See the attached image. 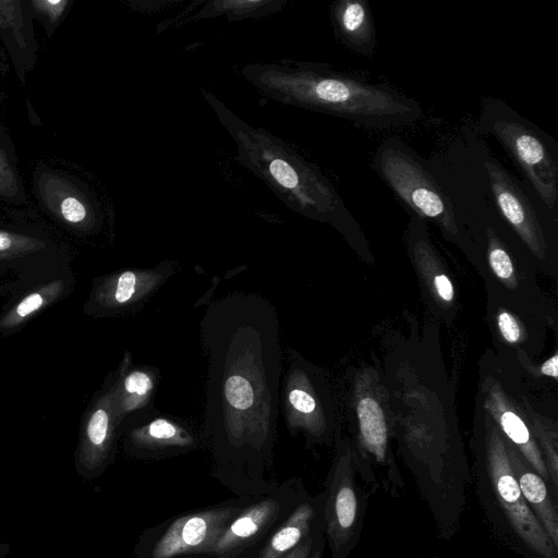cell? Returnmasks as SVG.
Listing matches in <instances>:
<instances>
[{
  "label": "cell",
  "mask_w": 558,
  "mask_h": 558,
  "mask_svg": "<svg viewBox=\"0 0 558 558\" xmlns=\"http://www.w3.org/2000/svg\"><path fill=\"white\" fill-rule=\"evenodd\" d=\"M0 202L25 205L28 196L19 168L14 145L0 121Z\"/></svg>",
  "instance_id": "cell-18"
},
{
  "label": "cell",
  "mask_w": 558,
  "mask_h": 558,
  "mask_svg": "<svg viewBox=\"0 0 558 558\" xmlns=\"http://www.w3.org/2000/svg\"><path fill=\"white\" fill-rule=\"evenodd\" d=\"M340 39L353 51L369 57L376 50L373 16L365 0H340L332 8Z\"/></svg>",
  "instance_id": "cell-16"
},
{
  "label": "cell",
  "mask_w": 558,
  "mask_h": 558,
  "mask_svg": "<svg viewBox=\"0 0 558 558\" xmlns=\"http://www.w3.org/2000/svg\"><path fill=\"white\" fill-rule=\"evenodd\" d=\"M325 524L308 534L296 547L282 558H323L325 547Z\"/></svg>",
  "instance_id": "cell-23"
},
{
  "label": "cell",
  "mask_w": 558,
  "mask_h": 558,
  "mask_svg": "<svg viewBox=\"0 0 558 558\" xmlns=\"http://www.w3.org/2000/svg\"><path fill=\"white\" fill-rule=\"evenodd\" d=\"M500 424L507 436L517 445L525 446L530 441V433L523 421L514 413L507 411L501 415Z\"/></svg>",
  "instance_id": "cell-24"
},
{
  "label": "cell",
  "mask_w": 558,
  "mask_h": 558,
  "mask_svg": "<svg viewBox=\"0 0 558 558\" xmlns=\"http://www.w3.org/2000/svg\"><path fill=\"white\" fill-rule=\"evenodd\" d=\"M356 411L365 445L379 461H383L385 458L387 429L380 405L373 398H363L359 401Z\"/></svg>",
  "instance_id": "cell-20"
},
{
  "label": "cell",
  "mask_w": 558,
  "mask_h": 558,
  "mask_svg": "<svg viewBox=\"0 0 558 558\" xmlns=\"http://www.w3.org/2000/svg\"><path fill=\"white\" fill-rule=\"evenodd\" d=\"M63 288L64 283L61 280H54L27 294L4 314L0 320V329L9 330L17 327L39 310L57 300Z\"/></svg>",
  "instance_id": "cell-21"
},
{
  "label": "cell",
  "mask_w": 558,
  "mask_h": 558,
  "mask_svg": "<svg viewBox=\"0 0 558 558\" xmlns=\"http://www.w3.org/2000/svg\"><path fill=\"white\" fill-rule=\"evenodd\" d=\"M175 272V266L168 262L153 268H130L108 275L92 293V310L99 315L141 310Z\"/></svg>",
  "instance_id": "cell-9"
},
{
  "label": "cell",
  "mask_w": 558,
  "mask_h": 558,
  "mask_svg": "<svg viewBox=\"0 0 558 558\" xmlns=\"http://www.w3.org/2000/svg\"><path fill=\"white\" fill-rule=\"evenodd\" d=\"M252 496H238L223 502L172 517L142 532L133 558H175L210 553L229 521Z\"/></svg>",
  "instance_id": "cell-3"
},
{
  "label": "cell",
  "mask_w": 558,
  "mask_h": 558,
  "mask_svg": "<svg viewBox=\"0 0 558 558\" xmlns=\"http://www.w3.org/2000/svg\"><path fill=\"white\" fill-rule=\"evenodd\" d=\"M558 355L555 354L549 360H547L541 367L543 374L547 376H551L554 378L558 377Z\"/></svg>",
  "instance_id": "cell-29"
},
{
  "label": "cell",
  "mask_w": 558,
  "mask_h": 558,
  "mask_svg": "<svg viewBox=\"0 0 558 558\" xmlns=\"http://www.w3.org/2000/svg\"><path fill=\"white\" fill-rule=\"evenodd\" d=\"M527 177L549 208L558 195V167L541 136L514 119L497 118L489 129Z\"/></svg>",
  "instance_id": "cell-8"
},
{
  "label": "cell",
  "mask_w": 558,
  "mask_h": 558,
  "mask_svg": "<svg viewBox=\"0 0 558 558\" xmlns=\"http://www.w3.org/2000/svg\"><path fill=\"white\" fill-rule=\"evenodd\" d=\"M324 492L316 496L308 494L265 542L258 558H282L308 534L324 525Z\"/></svg>",
  "instance_id": "cell-15"
},
{
  "label": "cell",
  "mask_w": 558,
  "mask_h": 558,
  "mask_svg": "<svg viewBox=\"0 0 558 558\" xmlns=\"http://www.w3.org/2000/svg\"><path fill=\"white\" fill-rule=\"evenodd\" d=\"M160 372L155 366L132 365L129 352L123 356L116 375L113 413L119 430L153 409Z\"/></svg>",
  "instance_id": "cell-13"
},
{
  "label": "cell",
  "mask_w": 558,
  "mask_h": 558,
  "mask_svg": "<svg viewBox=\"0 0 558 558\" xmlns=\"http://www.w3.org/2000/svg\"><path fill=\"white\" fill-rule=\"evenodd\" d=\"M324 521L331 558H345L353 549L362 525V498L357 484L340 466L329 476L324 490Z\"/></svg>",
  "instance_id": "cell-10"
},
{
  "label": "cell",
  "mask_w": 558,
  "mask_h": 558,
  "mask_svg": "<svg viewBox=\"0 0 558 558\" xmlns=\"http://www.w3.org/2000/svg\"><path fill=\"white\" fill-rule=\"evenodd\" d=\"M435 286H436L437 292L441 299H444L445 301L452 300L453 288H452V284L447 276L439 275V276L435 277Z\"/></svg>",
  "instance_id": "cell-28"
},
{
  "label": "cell",
  "mask_w": 558,
  "mask_h": 558,
  "mask_svg": "<svg viewBox=\"0 0 558 558\" xmlns=\"http://www.w3.org/2000/svg\"><path fill=\"white\" fill-rule=\"evenodd\" d=\"M489 264L494 272L502 279L510 278L513 272L512 263L507 252L500 247H494L489 252Z\"/></svg>",
  "instance_id": "cell-25"
},
{
  "label": "cell",
  "mask_w": 558,
  "mask_h": 558,
  "mask_svg": "<svg viewBox=\"0 0 558 558\" xmlns=\"http://www.w3.org/2000/svg\"><path fill=\"white\" fill-rule=\"evenodd\" d=\"M34 19L28 0H0V40L21 86L38 59Z\"/></svg>",
  "instance_id": "cell-11"
},
{
  "label": "cell",
  "mask_w": 558,
  "mask_h": 558,
  "mask_svg": "<svg viewBox=\"0 0 558 558\" xmlns=\"http://www.w3.org/2000/svg\"><path fill=\"white\" fill-rule=\"evenodd\" d=\"M4 98H5V93L3 90L1 80H0V105L3 102Z\"/></svg>",
  "instance_id": "cell-30"
},
{
  "label": "cell",
  "mask_w": 558,
  "mask_h": 558,
  "mask_svg": "<svg viewBox=\"0 0 558 558\" xmlns=\"http://www.w3.org/2000/svg\"><path fill=\"white\" fill-rule=\"evenodd\" d=\"M49 240L28 229L0 228V262L29 258L50 250Z\"/></svg>",
  "instance_id": "cell-19"
},
{
  "label": "cell",
  "mask_w": 558,
  "mask_h": 558,
  "mask_svg": "<svg viewBox=\"0 0 558 558\" xmlns=\"http://www.w3.org/2000/svg\"><path fill=\"white\" fill-rule=\"evenodd\" d=\"M34 17L37 19L48 37H51L70 12L73 0H28Z\"/></svg>",
  "instance_id": "cell-22"
},
{
  "label": "cell",
  "mask_w": 558,
  "mask_h": 558,
  "mask_svg": "<svg viewBox=\"0 0 558 558\" xmlns=\"http://www.w3.org/2000/svg\"><path fill=\"white\" fill-rule=\"evenodd\" d=\"M116 376L102 389L90 407L84 424L80 458L88 471H99L110 461L120 432L113 413Z\"/></svg>",
  "instance_id": "cell-12"
},
{
  "label": "cell",
  "mask_w": 558,
  "mask_h": 558,
  "mask_svg": "<svg viewBox=\"0 0 558 558\" xmlns=\"http://www.w3.org/2000/svg\"><path fill=\"white\" fill-rule=\"evenodd\" d=\"M484 168L502 216L529 241L534 242L539 231L535 210L526 194L498 162L487 160Z\"/></svg>",
  "instance_id": "cell-14"
},
{
  "label": "cell",
  "mask_w": 558,
  "mask_h": 558,
  "mask_svg": "<svg viewBox=\"0 0 558 558\" xmlns=\"http://www.w3.org/2000/svg\"><path fill=\"white\" fill-rule=\"evenodd\" d=\"M125 452L138 460H161L189 453L203 445L201 430L182 418L155 408L124 428Z\"/></svg>",
  "instance_id": "cell-6"
},
{
  "label": "cell",
  "mask_w": 558,
  "mask_h": 558,
  "mask_svg": "<svg viewBox=\"0 0 558 558\" xmlns=\"http://www.w3.org/2000/svg\"><path fill=\"white\" fill-rule=\"evenodd\" d=\"M206 357L201 435L214 476L238 496L269 492L282 349L279 318L266 298L230 292L210 302L199 324Z\"/></svg>",
  "instance_id": "cell-1"
},
{
  "label": "cell",
  "mask_w": 558,
  "mask_h": 558,
  "mask_svg": "<svg viewBox=\"0 0 558 558\" xmlns=\"http://www.w3.org/2000/svg\"><path fill=\"white\" fill-rule=\"evenodd\" d=\"M510 465L525 502L558 548L557 498L550 495L547 483L536 472L518 460Z\"/></svg>",
  "instance_id": "cell-17"
},
{
  "label": "cell",
  "mask_w": 558,
  "mask_h": 558,
  "mask_svg": "<svg viewBox=\"0 0 558 558\" xmlns=\"http://www.w3.org/2000/svg\"><path fill=\"white\" fill-rule=\"evenodd\" d=\"M33 190L40 207L60 223L80 232L98 225L96 202L73 174L38 165L33 171Z\"/></svg>",
  "instance_id": "cell-7"
},
{
  "label": "cell",
  "mask_w": 558,
  "mask_h": 558,
  "mask_svg": "<svg viewBox=\"0 0 558 558\" xmlns=\"http://www.w3.org/2000/svg\"><path fill=\"white\" fill-rule=\"evenodd\" d=\"M374 168L392 192L420 217L433 219L445 227L454 226L451 199L404 143L397 138L384 142L375 154Z\"/></svg>",
  "instance_id": "cell-4"
},
{
  "label": "cell",
  "mask_w": 558,
  "mask_h": 558,
  "mask_svg": "<svg viewBox=\"0 0 558 558\" xmlns=\"http://www.w3.org/2000/svg\"><path fill=\"white\" fill-rule=\"evenodd\" d=\"M259 550H260V548H254V549L246 550L238 556H231V557L219 556L214 553H196V554L179 556L175 558H258Z\"/></svg>",
  "instance_id": "cell-27"
},
{
  "label": "cell",
  "mask_w": 558,
  "mask_h": 558,
  "mask_svg": "<svg viewBox=\"0 0 558 558\" xmlns=\"http://www.w3.org/2000/svg\"><path fill=\"white\" fill-rule=\"evenodd\" d=\"M498 326L502 337L508 342H515L520 338V328L513 316L509 313L502 312L499 314Z\"/></svg>",
  "instance_id": "cell-26"
},
{
  "label": "cell",
  "mask_w": 558,
  "mask_h": 558,
  "mask_svg": "<svg viewBox=\"0 0 558 558\" xmlns=\"http://www.w3.org/2000/svg\"><path fill=\"white\" fill-rule=\"evenodd\" d=\"M306 105L371 129L410 124L422 114L420 104L398 90L339 73L307 71L294 84Z\"/></svg>",
  "instance_id": "cell-2"
},
{
  "label": "cell",
  "mask_w": 558,
  "mask_h": 558,
  "mask_svg": "<svg viewBox=\"0 0 558 558\" xmlns=\"http://www.w3.org/2000/svg\"><path fill=\"white\" fill-rule=\"evenodd\" d=\"M307 495L303 482L292 477L267 493L252 496L229 521L210 553L231 557L262 548Z\"/></svg>",
  "instance_id": "cell-5"
}]
</instances>
